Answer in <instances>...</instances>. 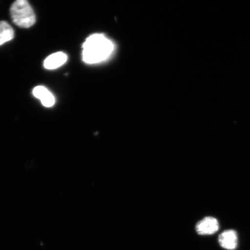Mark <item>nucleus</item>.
<instances>
[{
	"label": "nucleus",
	"mask_w": 250,
	"mask_h": 250,
	"mask_svg": "<svg viewBox=\"0 0 250 250\" xmlns=\"http://www.w3.org/2000/svg\"><path fill=\"white\" fill-rule=\"evenodd\" d=\"M83 48V62L95 64L107 59L113 52L114 46L103 34H95L86 40Z\"/></svg>",
	"instance_id": "1"
},
{
	"label": "nucleus",
	"mask_w": 250,
	"mask_h": 250,
	"mask_svg": "<svg viewBox=\"0 0 250 250\" xmlns=\"http://www.w3.org/2000/svg\"><path fill=\"white\" fill-rule=\"evenodd\" d=\"M11 16L13 22L22 28H29L35 24V13L26 0H18L11 7Z\"/></svg>",
	"instance_id": "2"
},
{
	"label": "nucleus",
	"mask_w": 250,
	"mask_h": 250,
	"mask_svg": "<svg viewBox=\"0 0 250 250\" xmlns=\"http://www.w3.org/2000/svg\"><path fill=\"white\" fill-rule=\"evenodd\" d=\"M220 228L216 218L207 217L197 223L195 229L199 235H211L216 233Z\"/></svg>",
	"instance_id": "3"
},
{
	"label": "nucleus",
	"mask_w": 250,
	"mask_h": 250,
	"mask_svg": "<svg viewBox=\"0 0 250 250\" xmlns=\"http://www.w3.org/2000/svg\"><path fill=\"white\" fill-rule=\"evenodd\" d=\"M218 243L224 249L235 250L238 244V236L237 232L232 229L224 231L218 237Z\"/></svg>",
	"instance_id": "4"
},
{
	"label": "nucleus",
	"mask_w": 250,
	"mask_h": 250,
	"mask_svg": "<svg viewBox=\"0 0 250 250\" xmlns=\"http://www.w3.org/2000/svg\"><path fill=\"white\" fill-rule=\"evenodd\" d=\"M33 93L36 98L40 100L42 105L45 107H51L55 104V97L45 87L42 86H36L34 87Z\"/></svg>",
	"instance_id": "5"
},
{
	"label": "nucleus",
	"mask_w": 250,
	"mask_h": 250,
	"mask_svg": "<svg viewBox=\"0 0 250 250\" xmlns=\"http://www.w3.org/2000/svg\"><path fill=\"white\" fill-rule=\"evenodd\" d=\"M67 56L63 52H59L52 54L43 62V66L48 70H54L63 65L67 62Z\"/></svg>",
	"instance_id": "6"
},
{
	"label": "nucleus",
	"mask_w": 250,
	"mask_h": 250,
	"mask_svg": "<svg viewBox=\"0 0 250 250\" xmlns=\"http://www.w3.org/2000/svg\"><path fill=\"white\" fill-rule=\"evenodd\" d=\"M14 38V30L7 22L0 21V45Z\"/></svg>",
	"instance_id": "7"
}]
</instances>
